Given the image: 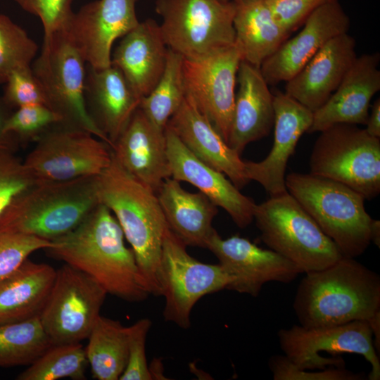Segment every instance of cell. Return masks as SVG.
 Returning <instances> with one entry per match:
<instances>
[{
    "label": "cell",
    "mask_w": 380,
    "mask_h": 380,
    "mask_svg": "<svg viewBox=\"0 0 380 380\" xmlns=\"http://www.w3.org/2000/svg\"><path fill=\"white\" fill-rule=\"evenodd\" d=\"M125 239L113 213L99 203L76 228L53 241V245L46 250L93 278L107 293L139 302L149 293Z\"/></svg>",
    "instance_id": "obj_1"
},
{
    "label": "cell",
    "mask_w": 380,
    "mask_h": 380,
    "mask_svg": "<svg viewBox=\"0 0 380 380\" xmlns=\"http://www.w3.org/2000/svg\"><path fill=\"white\" fill-rule=\"evenodd\" d=\"M99 202L113 213L134 252L149 294L162 296L161 255L168 226L156 193L125 170L112 155L97 177Z\"/></svg>",
    "instance_id": "obj_2"
},
{
    "label": "cell",
    "mask_w": 380,
    "mask_h": 380,
    "mask_svg": "<svg viewBox=\"0 0 380 380\" xmlns=\"http://www.w3.org/2000/svg\"><path fill=\"white\" fill-rule=\"evenodd\" d=\"M293 308L305 328L368 322L380 312V277L355 258L343 256L327 267L305 273Z\"/></svg>",
    "instance_id": "obj_3"
},
{
    "label": "cell",
    "mask_w": 380,
    "mask_h": 380,
    "mask_svg": "<svg viewBox=\"0 0 380 380\" xmlns=\"http://www.w3.org/2000/svg\"><path fill=\"white\" fill-rule=\"evenodd\" d=\"M97 177L36 182L0 215V231L53 241L76 228L99 203Z\"/></svg>",
    "instance_id": "obj_4"
},
{
    "label": "cell",
    "mask_w": 380,
    "mask_h": 380,
    "mask_svg": "<svg viewBox=\"0 0 380 380\" xmlns=\"http://www.w3.org/2000/svg\"><path fill=\"white\" fill-rule=\"evenodd\" d=\"M285 185L343 257L355 258L366 251L373 219L365 208L362 195L339 182L311 173L291 172L285 177Z\"/></svg>",
    "instance_id": "obj_5"
},
{
    "label": "cell",
    "mask_w": 380,
    "mask_h": 380,
    "mask_svg": "<svg viewBox=\"0 0 380 380\" xmlns=\"http://www.w3.org/2000/svg\"><path fill=\"white\" fill-rule=\"evenodd\" d=\"M253 220L262 241L303 272L319 270L343 257L334 242L288 191L257 205Z\"/></svg>",
    "instance_id": "obj_6"
},
{
    "label": "cell",
    "mask_w": 380,
    "mask_h": 380,
    "mask_svg": "<svg viewBox=\"0 0 380 380\" xmlns=\"http://www.w3.org/2000/svg\"><path fill=\"white\" fill-rule=\"evenodd\" d=\"M86 65L64 29L44 37L42 51L31 67L44 91L47 106L63 118V123L88 131L110 146L86 108Z\"/></svg>",
    "instance_id": "obj_7"
},
{
    "label": "cell",
    "mask_w": 380,
    "mask_h": 380,
    "mask_svg": "<svg viewBox=\"0 0 380 380\" xmlns=\"http://www.w3.org/2000/svg\"><path fill=\"white\" fill-rule=\"evenodd\" d=\"M155 10L166 45L183 58H202L235 43L234 1L156 0Z\"/></svg>",
    "instance_id": "obj_8"
},
{
    "label": "cell",
    "mask_w": 380,
    "mask_h": 380,
    "mask_svg": "<svg viewBox=\"0 0 380 380\" xmlns=\"http://www.w3.org/2000/svg\"><path fill=\"white\" fill-rule=\"evenodd\" d=\"M310 158V173L339 182L371 200L380 192V138L357 125L322 132Z\"/></svg>",
    "instance_id": "obj_9"
},
{
    "label": "cell",
    "mask_w": 380,
    "mask_h": 380,
    "mask_svg": "<svg viewBox=\"0 0 380 380\" xmlns=\"http://www.w3.org/2000/svg\"><path fill=\"white\" fill-rule=\"evenodd\" d=\"M35 142L23 163L37 182L99 176L112 160L107 143L63 123L52 127Z\"/></svg>",
    "instance_id": "obj_10"
},
{
    "label": "cell",
    "mask_w": 380,
    "mask_h": 380,
    "mask_svg": "<svg viewBox=\"0 0 380 380\" xmlns=\"http://www.w3.org/2000/svg\"><path fill=\"white\" fill-rule=\"evenodd\" d=\"M277 336L284 355L299 369L313 370L344 367L342 357H326L319 353H354L363 356L370 364L372 369L368 379H380L379 354L375 349L372 331L367 321L356 320L314 328L293 325L289 329H280Z\"/></svg>",
    "instance_id": "obj_11"
},
{
    "label": "cell",
    "mask_w": 380,
    "mask_h": 380,
    "mask_svg": "<svg viewBox=\"0 0 380 380\" xmlns=\"http://www.w3.org/2000/svg\"><path fill=\"white\" fill-rule=\"evenodd\" d=\"M107 294L93 278L68 264L57 270L39 316L50 343H80L87 339Z\"/></svg>",
    "instance_id": "obj_12"
},
{
    "label": "cell",
    "mask_w": 380,
    "mask_h": 380,
    "mask_svg": "<svg viewBox=\"0 0 380 380\" xmlns=\"http://www.w3.org/2000/svg\"><path fill=\"white\" fill-rule=\"evenodd\" d=\"M160 270L163 317L183 329L190 327L191 310L202 297L227 289L232 281L219 263H205L191 256L169 228L163 239Z\"/></svg>",
    "instance_id": "obj_13"
},
{
    "label": "cell",
    "mask_w": 380,
    "mask_h": 380,
    "mask_svg": "<svg viewBox=\"0 0 380 380\" xmlns=\"http://www.w3.org/2000/svg\"><path fill=\"white\" fill-rule=\"evenodd\" d=\"M241 61L240 51L235 43L202 58H183L185 97L209 120L227 143Z\"/></svg>",
    "instance_id": "obj_14"
},
{
    "label": "cell",
    "mask_w": 380,
    "mask_h": 380,
    "mask_svg": "<svg viewBox=\"0 0 380 380\" xmlns=\"http://www.w3.org/2000/svg\"><path fill=\"white\" fill-rule=\"evenodd\" d=\"M206 248L232 278L227 289L257 297L270 281L288 284L303 273L294 263L271 249H263L248 239L234 235L222 239L215 230Z\"/></svg>",
    "instance_id": "obj_15"
},
{
    "label": "cell",
    "mask_w": 380,
    "mask_h": 380,
    "mask_svg": "<svg viewBox=\"0 0 380 380\" xmlns=\"http://www.w3.org/2000/svg\"><path fill=\"white\" fill-rule=\"evenodd\" d=\"M137 0H95L73 13L65 28L86 63L94 68L111 65L114 42L139 23Z\"/></svg>",
    "instance_id": "obj_16"
},
{
    "label": "cell",
    "mask_w": 380,
    "mask_h": 380,
    "mask_svg": "<svg viewBox=\"0 0 380 380\" xmlns=\"http://www.w3.org/2000/svg\"><path fill=\"white\" fill-rule=\"evenodd\" d=\"M348 15L338 0H330L315 9L303 29L287 39L260 67L268 84L287 82L297 74L331 38L348 32Z\"/></svg>",
    "instance_id": "obj_17"
},
{
    "label": "cell",
    "mask_w": 380,
    "mask_h": 380,
    "mask_svg": "<svg viewBox=\"0 0 380 380\" xmlns=\"http://www.w3.org/2000/svg\"><path fill=\"white\" fill-rule=\"evenodd\" d=\"M274 95V142L267 157L260 162L244 161L246 179L258 182L274 196L287 191L285 172L298 141L310 128L313 112L285 93Z\"/></svg>",
    "instance_id": "obj_18"
},
{
    "label": "cell",
    "mask_w": 380,
    "mask_h": 380,
    "mask_svg": "<svg viewBox=\"0 0 380 380\" xmlns=\"http://www.w3.org/2000/svg\"><path fill=\"white\" fill-rule=\"evenodd\" d=\"M165 134L171 177L196 187L223 208L239 227L248 226L253 220L254 201L242 194L224 174L198 158L167 127Z\"/></svg>",
    "instance_id": "obj_19"
},
{
    "label": "cell",
    "mask_w": 380,
    "mask_h": 380,
    "mask_svg": "<svg viewBox=\"0 0 380 380\" xmlns=\"http://www.w3.org/2000/svg\"><path fill=\"white\" fill-rule=\"evenodd\" d=\"M379 53L357 56L337 89L313 113L308 133L322 132L336 124L366 125L373 96L380 89Z\"/></svg>",
    "instance_id": "obj_20"
},
{
    "label": "cell",
    "mask_w": 380,
    "mask_h": 380,
    "mask_svg": "<svg viewBox=\"0 0 380 380\" xmlns=\"http://www.w3.org/2000/svg\"><path fill=\"white\" fill-rule=\"evenodd\" d=\"M355 46L348 32L331 38L286 82L284 93L314 113L329 99L353 65Z\"/></svg>",
    "instance_id": "obj_21"
},
{
    "label": "cell",
    "mask_w": 380,
    "mask_h": 380,
    "mask_svg": "<svg viewBox=\"0 0 380 380\" xmlns=\"http://www.w3.org/2000/svg\"><path fill=\"white\" fill-rule=\"evenodd\" d=\"M117 163L156 193L171 177L165 131L138 108L111 147Z\"/></svg>",
    "instance_id": "obj_22"
},
{
    "label": "cell",
    "mask_w": 380,
    "mask_h": 380,
    "mask_svg": "<svg viewBox=\"0 0 380 380\" xmlns=\"http://www.w3.org/2000/svg\"><path fill=\"white\" fill-rule=\"evenodd\" d=\"M84 94L90 118L112 147L139 108L141 98L112 65L98 69L87 64Z\"/></svg>",
    "instance_id": "obj_23"
},
{
    "label": "cell",
    "mask_w": 380,
    "mask_h": 380,
    "mask_svg": "<svg viewBox=\"0 0 380 380\" xmlns=\"http://www.w3.org/2000/svg\"><path fill=\"white\" fill-rule=\"evenodd\" d=\"M167 52L160 25L148 19L139 22L122 37L111 56V65L122 72L134 91L142 98L160 79Z\"/></svg>",
    "instance_id": "obj_24"
},
{
    "label": "cell",
    "mask_w": 380,
    "mask_h": 380,
    "mask_svg": "<svg viewBox=\"0 0 380 380\" xmlns=\"http://www.w3.org/2000/svg\"><path fill=\"white\" fill-rule=\"evenodd\" d=\"M167 127L198 158L224 174L238 189L248 182L241 155L227 144L209 120L186 97Z\"/></svg>",
    "instance_id": "obj_25"
},
{
    "label": "cell",
    "mask_w": 380,
    "mask_h": 380,
    "mask_svg": "<svg viewBox=\"0 0 380 380\" xmlns=\"http://www.w3.org/2000/svg\"><path fill=\"white\" fill-rule=\"evenodd\" d=\"M237 82L239 86L227 144L241 155L248 144L270 134L274 109V95L259 68L242 61Z\"/></svg>",
    "instance_id": "obj_26"
},
{
    "label": "cell",
    "mask_w": 380,
    "mask_h": 380,
    "mask_svg": "<svg viewBox=\"0 0 380 380\" xmlns=\"http://www.w3.org/2000/svg\"><path fill=\"white\" fill-rule=\"evenodd\" d=\"M179 182L168 177L156 192L168 228L186 246L206 248L215 231L217 206L200 191H186Z\"/></svg>",
    "instance_id": "obj_27"
},
{
    "label": "cell",
    "mask_w": 380,
    "mask_h": 380,
    "mask_svg": "<svg viewBox=\"0 0 380 380\" xmlns=\"http://www.w3.org/2000/svg\"><path fill=\"white\" fill-rule=\"evenodd\" d=\"M56 270L27 259L0 279V324L39 317L51 293Z\"/></svg>",
    "instance_id": "obj_28"
},
{
    "label": "cell",
    "mask_w": 380,
    "mask_h": 380,
    "mask_svg": "<svg viewBox=\"0 0 380 380\" xmlns=\"http://www.w3.org/2000/svg\"><path fill=\"white\" fill-rule=\"evenodd\" d=\"M235 44L242 61L260 68L289 34L274 19L265 0H235Z\"/></svg>",
    "instance_id": "obj_29"
},
{
    "label": "cell",
    "mask_w": 380,
    "mask_h": 380,
    "mask_svg": "<svg viewBox=\"0 0 380 380\" xmlns=\"http://www.w3.org/2000/svg\"><path fill=\"white\" fill-rule=\"evenodd\" d=\"M87 339L85 353L93 377L98 380L120 379L127 362V327L100 315Z\"/></svg>",
    "instance_id": "obj_30"
},
{
    "label": "cell",
    "mask_w": 380,
    "mask_h": 380,
    "mask_svg": "<svg viewBox=\"0 0 380 380\" xmlns=\"http://www.w3.org/2000/svg\"><path fill=\"white\" fill-rule=\"evenodd\" d=\"M183 56L168 48L163 73L152 91L142 97L139 108L159 129L165 131L170 118L185 97Z\"/></svg>",
    "instance_id": "obj_31"
},
{
    "label": "cell",
    "mask_w": 380,
    "mask_h": 380,
    "mask_svg": "<svg viewBox=\"0 0 380 380\" xmlns=\"http://www.w3.org/2000/svg\"><path fill=\"white\" fill-rule=\"evenodd\" d=\"M51 346L39 317L0 324V367L30 365Z\"/></svg>",
    "instance_id": "obj_32"
},
{
    "label": "cell",
    "mask_w": 380,
    "mask_h": 380,
    "mask_svg": "<svg viewBox=\"0 0 380 380\" xmlns=\"http://www.w3.org/2000/svg\"><path fill=\"white\" fill-rule=\"evenodd\" d=\"M88 364L80 343L51 345L17 376L18 380L85 379Z\"/></svg>",
    "instance_id": "obj_33"
},
{
    "label": "cell",
    "mask_w": 380,
    "mask_h": 380,
    "mask_svg": "<svg viewBox=\"0 0 380 380\" xmlns=\"http://www.w3.org/2000/svg\"><path fill=\"white\" fill-rule=\"evenodd\" d=\"M38 45L20 26L0 13V84H4L14 69L30 65Z\"/></svg>",
    "instance_id": "obj_34"
},
{
    "label": "cell",
    "mask_w": 380,
    "mask_h": 380,
    "mask_svg": "<svg viewBox=\"0 0 380 380\" xmlns=\"http://www.w3.org/2000/svg\"><path fill=\"white\" fill-rule=\"evenodd\" d=\"M63 118L44 104H32L15 109L5 125V132L20 144L36 141L52 127L63 123Z\"/></svg>",
    "instance_id": "obj_35"
},
{
    "label": "cell",
    "mask_w": 380,
    "mask_h": 380,
    "mask_svg": "<svg viewBox=\"0 0 380 380\" xmlns=\"http://www.w3.org/2000/svg\"><path fill=\"white\" fill-rule=\"evenodd\" d=\"M53 245V241L34 236L0 231V279L18 269L34 251Z\"/></svg>",
    "instance_id": "obj_36"
},
{
    "label": "cell",
    "mask_w": 380,
    "mask_h": 380,
    "mask_svg": "<svg viewBox=\"0 0 380 380\" xmlns=\"http://www.w3.org/2000/svg\"><path fill=\"white\" fill-rule=\"evenodd\" d=\"M4 84L2 97L13 110L32 104L47 106L44 91L32 71L31 65L14 69L8 75Z\"/></svg>",
    "instance_id": "obj_37"
},
{
    "label": "cell",
    "mask_w": 380,
    "mask_h": 380,
    "mask_svg": "<svg viewBox=\"0 0 380 380\" xmlns=\"http://www.w3.org/2000/svg\"><path fill=\"white\" fill-rule=\"evenodd\" d=\"M36 182L15 151L0 150V215L17 195Z\"/></svg>",
    "instance_id": "obj_38"
},
{
    "label": "cell",
    "mask_w": 380,
    "mask_h": 380,
    "mask_svg": "<svg viewBox=\"0 0 380 380\" xmlns=\"http://www.w3.org/2000/svg\"><path fill=\"white\" fill-rule=\"evenodd\" d=\"M151 327V321L148 318L141 319L127 327V362L120 380L153 379L146 355V341Z\"/></svg>",
    "instance_id": "obj_39"
},
{
    "label": "cell",
    "mask_w": 380,
    "mask_h": 380,
    "mask_svg": "<svg viewBox=\"0 0 380 380\" xmlns=\"http://www.w3.org/2000/svg\"><path fill=\"white\" fill-rule=\"evenodd\" d=\"M269 367L274 380H360L363 376L345 367H329L319 372L298 368L284 355H274L269 360Z\"/></svg>",
    "instance_id": "obj_40"
},
{
    "label": "cell",
    "mask_w": 380,
    "mask_h": 380,
    "mask_svg": "<svg viewBox=\"0 0 380 380\" xmlns=\"http://www.w3.org/2000/svg\"><path fill=\"white\" fill-rule=\"evenodd\" d=\"M25 11L39 18L44 37L67 27L74 11L72 0H14Z\"/></svg>",
    "instance_id": "obj_41"
},
{
    "label": "cell",
    "mask_w": 380,
    "mask_h": 380,
    "mask_svg": "<svg viewBox=\"0 0 380 380\" xmlns=\"http://www.w3.org/2000/svg\"><path fill=\"white\" fill-rule=\"evenodd\" d=\"M274 19L289 34L303 25L318 7L330 0H265Z\"/></svg>",
    "instance_id": "obj_42"
},
{
    "label": "cell",
    "mask_w": 380,
    "mask_h": 380,
    "mask_svg": "<svg viewBox=\"0 0 380 380\" xmlns=\"http://www.w3.org/2000/svg\"><path fill=\"white\" fill-rule=\"evenodd\" d=\"M14 110L0 96V150H10L15 152L20 146L18 140L5 132L6 122Z\"/></svg>",
    "instance_id": "obj_43"
},
{
    "label": "cell",
    "mask_w": 380,
    "mask_h": 380,
    "mask_svg": "<svg viewBox=\"0 0 380 380\" xmlns=\"http://www.w3.org/2000/svg\"><path fill=\"white\" fill-rule=\"evenodd\" d=\"M366 132L371 136L380 138V99L374 101L372 107L371 113L365 125Z\"/></svg>",
    "instance_id": "obj_44"
},
{
    "label": "cell",
    "mask_w": 380,
    "mask_h": 380,
    "mask_svg": "<svg viewBox=\"0 0 380 380\" xmlns=\"http://www.w3.org/2000/svg\"><path fill=\"white\" fill-rule=\"evenodd\" d=\"M373 334V342L376 350L380 351V312L368 321Z\"/></svg>",
    "instance_id": "obj_45"
},
{
    "label": "cell",
    "mask_w": 380,
    "mask_h": 380,
    "mask_svg": "<svg viewBox=\"0 0 380 380\" xmlns=\"http://www.w3.org/2000/svg\"><path fill=\"white\" fill-rule=\"evenodd\" d=\"M370 240L379 248L380 247V222L372 220L370 228Z\"/></svg>",
    "instance_id": "obj_46"
},
{
    "label": "cell",
    "mask_w": 380,
    "mask_h": 380,
    "mask_svg": "<svg viewBox=\"0 0 380 380\" xmlns=\"http://www.w3.org/2000/svg\"><path fill=\"white\" fill-rule=\"evenodd\" d=\"M222 1H235V0H222Z\"/></svg>",
    "instance_id": "obj_47"
}]
</instances>
